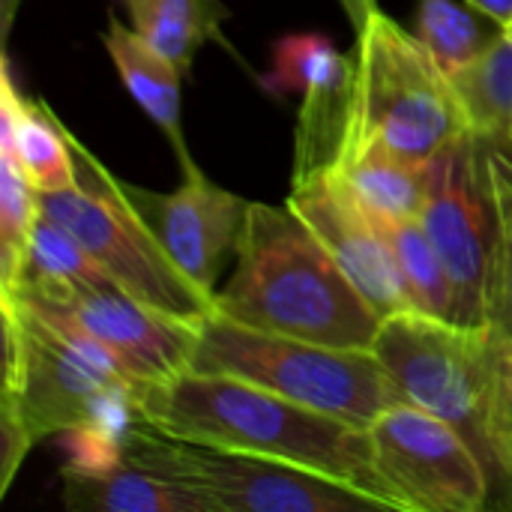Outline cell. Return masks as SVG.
Listing matches in <instances>:
<instances>
[{"mask_svg": "<svg viewBox=\"0 0 512 512\" xmlns=\"http://www.w3.org/2000/svg\"><path fill=\"white\" fill-rule=\"evenodd\" d=\"M141 420L159 435L279 459L348 483L387 510L399 501L381 477L369 429L291 402L231 375L183 372L138 393Z\"/></svg>", "mask_w": 512, "mask_h": 512, "instance_id": "1", "label": "cell"}, {"mask_svg": "<svg viewBox=\"0 0 512 512\" xmlns=\"http://www.w3.org/2000/svg\"><path fill=\"white\" fill-rule=\"evenodd\" d=\"M234 252L216 315L330 348H372L384 318L288 204H249Z\"/></svg>", "mask_w": 512, "mask_h": 512, "instance_id": "2", "label": "cell"}, {"mask_svg": "<svg viewBox=\"0 0 512 512\" xmlns=\"http://www.w3.org/2000/svg\"><path fill=\"white\" fill-rule=\"evenodd\" d=\"M372 351L402 402L438 414L477 450L492 486L489 510H512V417L489 327H459L408 309L381 321Z\"/></svg>", "mask_w": 512, "mask_h": 512, "instance_id": "3", "label": "cell"}, {"mask_svg": "<svg viewBox=\"0 0 512 512\" xmlns=\"http://www.w3.org/2000/svg\"><path fill=\"white\" fill-rule=\"evenodd\" d=\"M3 315V489L42 438L84 423L114 384L141 390L114 351L66 309L21 291H0Z\"/></svg>", "mask_w": 512, "mask_h": 512, "instance_id": "4", "label": "cell"}, {"mask_svg": "<svg viewBox=\"0 0 512 512\" xmlns=\"http://www.w3.org/2000/svg\"><path fill=\"white\" fill-rule=\"evenodd\" d=\"M189 369L243 378L360 429L402 402L372 348H330L255 330L216 312L201 321Z\"/></svg>", "mask_w": 512, "mask_h": 512, "instance_id": "5", "label": "cell"}, {"mask_svg": "<svg viewBox=\"0 0 512 512\" xmlns=\"http://www.w3.org/2000/svg\"><path fill=\"white\" fill-rule=\"evenodd\" d=\"M354 99L348 135L432 162L471 129L450 75L429 48L381 9L360 18L354 45Z\"/></svg>", "mask_w": 512, "mask_h": 512, "instance_id": "6", "label": "cell"}, {"mask_svg": "<svg viewBox=\"0 0 512 512\" xmlns=\"http://www.w3.org/2000/svg\"><path fill=\"white\" fill-rule=\"evenodd\" d=\"M66 138L75 159V186L39 192V210L69 228L96 264L141 303L192 324L210 318L213 297L177 267L129 186L117 183L69 129Z\"/></svg>", "mask_w": 512, "mask_h": 512, "instance_id": "7", "label": "cell"}, {"mask_svg": "<svg viewBox=\"0 0 512 512\" xmlns=\"http://www.w3.org/2000/svg\"><path fill=\"white\" fill-rule=\"evenodd\" d=\"M126 462L198 489L216 512L387 510L378 498L279 459L186 444L141 423L126 441Z\"/></svg>", "mask_w": 512, "mask_h": 512, "instance_id": "8", "label": "cell"}, {"mask_svg": "<svg viewBox=\"0 0 512 512\" xmlns=\"http://www.w3.org/2000/svg\"><path fill=\"white\" fill-rule=\"evenodd\" d=\"M420 222L453 279L459 327H486L501 219L489 141L474 129L429 162V192Z\"/></svg>", "mask_w": 512, "mask_h": 512, "instance_id": "9", "label": "cell"}, {"mask_svg": "<svg viewBox=\"0 0 512 512\" xmlns=\"http://www.w3.org/2000/svg\"><path fill=\"white\" fill-rule=\"evenodd\" d=\"M372 453L402 512L489 510V474L468 438L438 414L399 402L372 426Z\"/></svg>", "mask_w": 512, "mask_h": 512, "instance_id": "10", "label": "cell"}, {"mask_svg": "<svg viewBox=\"0 0 512 512\" xmlns=\"http://www.w3.org/2000/svg\"><path fill=\"white\" fill-rule=\"evenodd\" d=\"M285 204L324 243L381 318L411 309L387 228L345 189L333 168L294 180Z\"/></svg>", "mask_w": 512, "mask_h": 512, "instance_id": "11", "label": "cell"}, {"mask_svg": "<svg viewBox=\"0 0 512 512\" xmlns=\"http://www.w3.org/2000/svg\"><path fill=\"white\" fill-rule=\"evenodd\" d=\"M45 303L66 309L93 336H99L141 390L153 384H165L189 372L192 366L201 324L180 321L174 315H165L141 303L138 297L123 291L114 279L69 291L66 297L45 300Z\"/></svg>", "mask_w": 512, "mask_h": 512, "instance_id": "12", "label": "cell"}, {"mask_svg": "<svg viewBox=\"0 0 512 512\" xmlns=\"http://www.w3.org/2000/svg\"><path fill=\"white\" fill-rule=\"evenodd\" d=\"M183 171L186 180L168 195H153L132 186L129 192L177 267L204 294L216 297V276L225 255L237 246L249 201L210 183L195 162Z\"/></svg>", "mask_w": 512, "mask_h": 512, "instance_id": "13", "label": "cell"}, {"mask_svg": "<svg viewBox=\"0 0 512 512\" xmlns=\"http://www.w3.org/2000/svg\"><path fill=\"white\" fill-rule=\"evenodd\" d=\"M333 174L387 228L420 219L429 192V162L408 159L381 141L348 135Z\"/></svg>", "mask_w": 512, "mask_h": 512, "instance_id": "14", "label": "cell"}, {"mask_svg": "<svg viewBox=\"0 0 512 512\" xmlns=\"http://www.w3.org/2000/svg\"><path fill=\"white\" fill-rule=\"evenodd\" d=\"M0 138L12 144L24 174L39 192H60L75 186V159L66 138V126L51 114L45 102L24 99L12 75L3 69L0 78Z\"/></svg>", "mask_w": 512, "mask_h": 512, "instance_id": "15", "label": "cell"}, {"mask_svg": "<svg viewBox=\"0 0 512 512\" xmlns=\"http://www.w3.org/2000/svg\"><path fill=\"white\" fill-rule=\"evenodd\" d=\"M102 42L108 48V57L114 69L120 72L126 90L135 96V102L150 114V120L168 135L174 144V153L180 165H192L180 129V78L183 72L162 57L153 45H147L135 30L123 27L114 15L108 18V30L102 33Z\"/></svg>", "mask_w": 512, "mask_h": 512, "instance_id": "16", "label": "cell"}, {"mask_svg": "<svg viewBox=\"0 0 512 512\" xmlns=\"http://www.w3.org/2000/svg\"><path fill=\"white\" fill-rule=\"evenodd\" d=\"M63 504L72 512H216L198 489L132 462L105 477L63 474Z\"/></svg>", "mask_w": 512, "mask_h": 512, "instance_id": "17", "label": "cell"}, {"mask_svg": "<svg viewBox=\"0 0 512 512\" xmlns=\"http://www.w3.org/2000/svg\"><path fill=\"white\" fill-rule=\"evenodd\" d=\"M108 279L111 276L96 264V258L84 249V243L57 219L39 210L24 255L21 285L15 291L33 294L39 300H60L69 291L102 285Z\"/></svg>", "mask_w": 512, "mask_h": 512, "instance_id": "18", "label": "cell"}, {"mask_svg": "<svg viewBox=\"0 0 512 512\" xmlns=\"http://www.w3.org/2000/svg\"><path fill=\"white\" fill-rule=\"evenodd\" d=\"M450 81L471 129L486 141L512 144V27Z\"/></svg>", "mask_w": 512, "mask_h": 512, "instance_id": "19", "label": "cell"}, {"mask_svg": "<svg viewBox=\"0 0 512 512\" xmlns=\"http://www.w3.org/2000/svg\"><path fill=\"white\" fill-rule=\"evenodd\" d=\"M135 33L168 57L183 75L204 39L219 30L222 6L216 0H126Z\"/></svg>", "mask_w": 512, "mask_h": 512, "instance_id": "20", "label": "cell"}, {"mask_svg": "<svg viewBox=\"0 0 512 512\" xmlns=\"http://www.w3.org/2000/svg\"><path fill=\"white\" fill-rule=\"evenodd\" d=\"M387 234H390V243L402 270L411 309L426 318L459 324V303H456L453 279L438 249L432 246L423 222L420 219L396 222V225H387Z\"/></svg>", "mask_w": 512, "mask_h": 512, "instance_id": "21", "label": "cell"}, {"mask_svg": "<svg viewBox=\"0 0 512 512\" xmlns=\"http://www.w3.org/2000/svg\"><path fill=\"white\" fill-rule=\"evenodd\" d=\"M501 24L474 6L459 0H420L417 3V39L429 48L447 75H456L477 60L498 36Z\"/></svg>", "mask_w": 512, "mask_h": 512, "instance_id": "22", "label": "cell"}, {"mask_svg": "<svg viewBox=\"0 0 512 512\" xmlns=\"http://www.w3.org/2000/svg\"><path fill=\"white\" fill-rule=\"evenodd\" d=\"M36 216L39 189L24 174L12 144L0 138V291H15L21 285Z\"/></svg>", "mask_w": 512, "mask_h": 512, "instance_id": "23", "label": "cell"}, {"mask_svg": "<svg viewBox=\"0 0 512 512\" xmlns=\"http://www.w3.org/2000/svg\"><path fill=\"white\" fill-rule=\"evenodd\" d=\"M354 81V60L339 54L318 33H291L273 48V72L264 87L273 93H306L324 84Z\"/></svg>", "mask_w": 512, "mask_h": 512, "instance_id": "24", "label": "cell"}, {"mask_svg": "<svg viewBox=\"0 0 512 512\" xmlns=\"http://www.w3.org/2000/svg\"><path fill=\"white\" fill-rule=\"evenodd\" d=\"M489 162H492L501 234H498L486 327L498 342H512V156H504V144L489 141Z\"/></svg>", "mask_w": 512, "mask_h": 512, "instance_id": "25", "label": "cell"}, {"mask_svg": "<svg viewBox=\"0 0 512 512\" xmlns=\"http://www.w3.org/2000/svg\"><path fill=\"white\" fill-rule=\"evenodd\" d=\"M57 447L63 450V474L105 477L126 462V444L93 423L63 429L57 435Z\"/></svg>", "mask_w": 512, "mask_h": 512, "instance_id": "26", "label": "cell"}, {"mask_svg": "<svg viewBox=\"0 0 512 512\" xmlns=\"http://www.w3.org/2000/svg\"><path fill=\"white\" fill-rule=\"evenodd\" d=\"M468 6H474L477 12L489 15L492 21H498L504 30L512 27V0H465Z\"/></svg>", "mask_w": 512, "mask_h": 512, "instance_id": "27", "label": "cell"}, {"mask_svg": "<svg viewBox=\"0 0 512 512\" xmlns=\"http://www.w3.org/2000/svg\"><path fill=\"white\" fill-rule=\"evenodd\" d=\"M492 339H495V336H492ZM495 348H498L501 387H504V399H507V408H510L512 417V342H498V339H495Z\"/></svg>", "mask_w": 512, "mask_h": 512, "instance_id": "28", "label": "cell"}]
</instances>
